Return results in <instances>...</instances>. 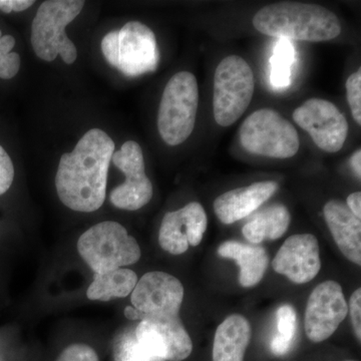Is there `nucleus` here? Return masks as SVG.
Masks as SVG:
<instances>
[{
	"label": "nucleus",
	"instance_id": "obj_23",
	"mask_svg": "<svg viewBox=\"0 0 361 361\" xmlns=\"http://www.w3.org/2000/svg\"><path fill=\"white\" fill-rule=\"evenodd\" d=\"M277 334L271 342L272 353L283 355L290 348L296 330V312L290 304H284L277 310Z\"/></svg>",
	"mask_w": 361,
	"mask_h": 361
},
{
	"label": "nucleus",
	"instance_id": "obj_21",
	"mask_svg": "<svg viewBox=\"0 0 361 361\" xmlns=\"http://www.w3.org/2000/svg\"><path fill=\"white\" fill-rule=\"evenodd\" d=\"M137 283V274L133 270L120 268L109 272L94 274V281L87 291L90 300L110 301L132 294Z\"/></svg>",
	"mask_w": 361,
	"mask_h": 361
},
{
	"label": "nucleus",
	"instance_id": "obj_14",
	"mask_svg": "<svg viewBox=\"0 0 361 361\" xmlns=\"http://www.w3.org/2000/svg\"><path fill=\"white\" fill-rule=\"evenodd\" d=\"M207 223L203 206L192 202L180 210L166 214L159 232V243L168 253L180 255L189 246L196 247L201 243Z\"/></svg>",
	"mask_w": 361,
	"mask_h": 361
},
{
	"label": "nucleus",
	"instance_id": "obj_12",
	"mask_svg": "<svg viewBox=\"0 0 361 361\" xmlns=\"http://www.w3.org/2000/svg\"><path fill=\"white\" fill-rule=\"evenodd\" d=\"M135 334L142 348L159 360H185L193 350L191 337L180 317L145 318L135 327Z\"/></svg>",
	"mask_w": 361,
	"mask_h": 361
},
{
	"label": "nucleus",
	"instance_id": "obj_34",
	"mask_svg": "<svg viewBox=\"0 0 361 361\" xmlns=\"http://www.w3.org/2000/svg\"><path fill=\"white\" fill-rule=\"evenodd\" d=\"M123 314H125L126 317H127L128 319L142 320L141 313H140L139 311L135 310V307H133V306H127V307L125 308V311H123Z\"/></svg>",
	"mask_w": 361,
	"mask_h": 361
},
{
	"label": "nucleus",
	"instance_id": "obj_3",
	"mask_svg": "<svg viewBox=\"0 0 361 361\" xmlns=\"http://www.w3.org/2000/svg\"><path fill=\"white\" fill-rule=\"evenodd\" d=\"M84 6L80 0H49L39 6L32 25V49L39 59L52 61L59 54L66 65L75 63L77 47L65 30Z\"/></svg>",
	"mask_w": 361,
	"mask_h": 361
},
{
	"label": "nucleus",
	"instance_id": "obj_1",
	"mask_svg": "<svg viewBox=\"0 0 361 361\" xmlns=\"http://www.w3.org/2000/svg\"><path fill=\"white\" fill-rule=\"evenodd\" d=\"M114 153L115 142L110 135L92 129L82 135L71 153L61 156L56 187L63 205L82 213L94 212L103 206Z\"/></svg>",
	"mask_w": 361,
	"mask_h": 361
},
{
	"label": "nucleus",
	"instance_id": "obj_28",
	"mask_svg": "<svg viewBox=\"0 0 361 361\" xmlns=\"http://www.w3.org/2000/svg\"><path fill=\"white\" fill-rule=\"evenodd\" d=\"M14 179V167L11 157L0 146V195L8 191Z\"/></svg>",
	"mask_w": 361,
	"mask_h": 361
},
{
	"label": "nucleus",
	"instance_id": "obj_26",
	"mask_svg": "<svg viewBox=\"0 0 361 361\" xmlns=\"http://www.w3.org/2000/svg\"><path fill=\"white\" fill-rule=\"evenodd\" d=\"M346 94L355 122L361 123V71L349 75L346 80Z\"/></svg>",
	"mask_w": 361,
	"mask_h": 361
},
{
	"label": "nucleus",
	"instance_id": "obj_17",
	"mask_svg": "<svg viewBox=\"0 0 361 361\" xmlns=\"http://www.w3.org/2000/svg\"><path fill=\"white\" fill-rule=\"evenodd\" d=\"M323 215L339 250L351 262L361 265V222L342 201L332 199Z\"/></svg>",
	"mask_w": 361,
	"mask_h": 361
},
{
	"label": "nucleus",
	"instance_id": "obj_13",
	"mask_svg": "<svg viewBox=\"0 0 361 361\" xmlns=\"http://www.w3.org/2000/svg\"><path fill=\"white\" fill-rule=\"evenodd\" d=\"M159 49L155 33L139 21H130L118 32V63L116 68L127 77H139L155 71Z\"/></svg>",
	"mask_w": 361,
	"mask_h": 361
},
{
	"label": "nucleus",
	"instance_id": "obj_16",
	"mask_svg": "<svg viewBox=\"0 0 361 361\" xmlns=\"http://www.w3.org/2000/svg\"><path fill=\"white\" fill-rule=\"evenodd\" d=\"M277 189V183L266 180L231 190L214 201V211L221 222L233 224L257 210L269 200Z\"/></svg>",
	"mask_w": 361,
	"mask_h": 361
},
{
	"label": "nucleus",
	"instance_id": "obj_27",
	"mask_svg": "<svg viewBox=\"0 0 361 361\" xmlns=\"http://www.w3.org/2000/svg\"><path fill=\"white\" fill-rule=\"evenodd\" d=\"M56 361H99L96 351L87 344H71Z\"/></svg>",
	"mask_w": 361,
	"mask_h": 361
},
{
	"label": "nucleus",
	"instance_id": "obj_2",
	"mask_svg": "<svg viewBox=\"0 0 361 361\" xmlns=\"http://www.w3.org/2000/svg\"><path fill=\"white\" fill-rule=\"evenodd\" d=\"M254 27L269 37L303 42H329L341 33L336 14L318 4L278 2L261 8L253 18Z\"/></svg>",
	"mask_w": 361,
	"mask_h": 361
},
{
	"label": "nucleus",
	"instance_id": "obj_10",
	"mask_svg": "<svg viewBox=\"0 0 361 361\" xmlns=\"http://www.w3.org/2000/svg\"><path fill=\"white\" fill-rule=\"evenodd\" d=\"M111 160L126 176L125 182L111 191V204L127 211L146 206L153 197V185L146 175L141 146L134 141L126 142L120 151L114 153Z\"/></svg>",
	"mask_w": 361,
	"mask_h": 361
},
{
	"label": "nucleus",
	"instance_id": "obj_7",
	"mask_svg": "<svg viewBox=\"0 0 361 361\" xmlns=\"http://www.w3.org/2000/svg\"><path fill=\"white\" fill-rule=\"evenodd\" d=\"M240 142L249 153L273 159L291 158L300 147L293 125L271 109L254 111L244 121Z\"/></svg>",
	"mask_w": 361,
	"mask_h": 361
},
{
	"label": "nucleus",
	"instance_id": "obj_20",
	"mask_svg": "<svg viewBox=\"0 0 361 361\" xmlns=\"http://www.w3.org/2000/svg\"><path fill=\"white\" fill-rule=\"evenodd\" d=\"M290 222L291 215L288 209L280 204H275L254 215L244 225L242 233L250 243L257 245L265 240L281 238Z\"/></svg>",
	"mask_w": 361,
	"mask_h": 361
},
{
	"label": "nucleus",
	"instance_id": "obj_11",
	"mask_svg": "<svg viewBox=\"0 0 361 361\" xmlns=\"http://www.w3.org/2000/svg\"><path fill=\"white\" fill-rule=\"evenodd\" d=\"M348 314L341 285L332 280L322 282L311 292L306 305V336L312 342L329 339Z\"/></svg>",
	"mask_w": 361,
	"mask_h": 361
},
{
	"label": "nucleus",
	"instance_id": "obj_15",
	"mask_svg": "<svg viewBox=\"0 0 361 361\" xmlns=\"http://www.w3.org/2000/svg\"><path fill=\"white\" fill-rule=\"evenodd\" d=\"M273 269L296 284L308 283L319 273V245L312 234L289 237L273 259Z\"/></svg>",
	"mask_w": 361,
	"mask_h": 361
},
{
	"label": "nucleus",
	"instance_id": "obj_25",
	"mask_svg": "<svg viewBox=\"0 0 361 361\" xmlns=\"http://www.w3.org/2000/svg\"><path fill=\"white\" fill-rule=\"evenodd\" d=\"M16 45V39L11 35L2 37L0 30V78L11 80L18 75L20 68V56L11 52Z\"/></svg>",
	"mask_w": 361,
	"mask_h": 361
},
{
	"label": "nucleus",
	"instance_id": "obj_8",
	"mask_svg": "<svg viewBox=\"0 0 361 361\" xmlns=\"http://www.w3.org/2000/svg\"><path fill=\"white\" fill-rule=\"evenodd\" d=\"M292 116L322 151L337 153L343 147L348 135V123L336 104L326 99H307Z\"/></svg>",
	"mask_w": 361,
	"mask_h": 361
},
{
	"label": "nucleus",
	"instance_id": "obj_32",
	"mask_svg": "<svg viewBox=\"0 0 361 361\" xmlns=\"http://www.w3.org/2000/svg\"><path fill=\"white\" fill-rule=\"evenodd\" d=\"M346 205H348L349 210L351 211L358 219L361 217V193L360 192H355L348 197L346 200Z\"/></svg>",
	"mask_w": 361,
	"mask_h": 361
},
{
	"label": "nucleus",
	"instance_id": "obj_19",
	"mask_svg": "<svg viewBox=\"0 0 361 361\" xmlns=\"http://www.w3.org/2000/svg\"><path fill=\"white\" fill-rule=\"evenodd\" d=\"M223 258L236 261L240 267L239 282L243 287L257 285L264 276L269 258L263 247L247 245L237 241H226L218 248Z\"/></svg>",
	"mask_w": 361,
	"mask_h": 361
},
{
	"label": "nucleus",
	"instance_id": "obj_9",
	"mask_svg": "<svg viewBox=\"0 0 361 361\" xmlns=\"http://www.w3.org/2000/svg\"><path fill=\"white\" fill-rule=\"evenodd\" d=\"M184 287L178 278L161 271L148 272L132 292L133 307L145 318L180 317Z\"/></svg>",
	"mask_w": 361,
	"mask_h": 361
},
{
	"label": "nucleus",
	"instance_id": "obj_4",
	"mask_svg": "<svg viewBox=\"0 0 361 361\" xmlns=\"http://www.w3.org/2000/svg\"><path fill=\"white\" fill-rule=\"evenodd\" d=\"M78 250L94 274L135 264L141 258L137 240L120 223L104 221L80 237Z\"/></svg>",
	"mask_w": 361,
	"mask_h": 361
},
{
	"label": "nucleus",
	"instance_id": "obj_29",
	"mask_svg": "<svg viewBox=\"0 0 361 361\" xmlns=\"http://www.w3.org/2000/svg\"><path fill=\"white\" fill-rule=\"evenodd\" d=\"M101 47L106 61L116 68L118 63V32H109L102 40Z\"/></svg>",
	"mask_w": 361,
	"mask_h": 361
},
{
	"label": "nucleus",
	"instance_id": "obj_33",
	"mask_svg": "<svg viewBox=\"0 0 361 361\" xmlns=\"http://www.w3.org/2000/svg\"><path fill=\"white\" fill-rule=\"evenodd\" d=\"M350 165L353 167V171H355V175L357 176L358 178L361 177V151L360 149H357V151L355 152L353 156L350 158Z\"/></svg>",
	"mask_w": 361,
	"mask_h": 361
},
{
	"label": "nucleus",
	"instance_id": "obj_5",
	"mask_svg": "<svg viewBox=\"0 0 361 361\" xmlns=\"http://www.w3.org/2000/svg\"><path fill=\"white\" fill-rule=\"evenodd\" d=\"M199 104L198 82L193 73L180 71L169 80L158 114V129L169 146L187 141L193 133Z\"/></svg>",
	"mask_w": 361,
	"mask_h": 361
},
{
	"label": "nucleus",
	"instance_id": "obj_30",
	"mask_svg": "<svg viewBox=\"0 0 361 361\" xmlns=\"http://www.w3.org/2000/svg\"><path fill=\"white\" fill-rule=\"evenodd\" d=\"M348 311H350L351 322L353 324L355 336L358 341L361 339V289L353 292L349 300Z\"/></svg>",
	"mask_w": 361,
	"mask_h": 361
},
{
	"label": "nucleus",
	"instance_id": "obj_31",
	"mask_svg": "<svg viewBox=\"0 0 361 361\" xmlns=\"http://www.w3.org/2000/svg\"><path fill=\"white\" fill-rule=\"evenodd\" d=\"M33 4L32 0H0V9L6 13L11 11L20 13L30 8Z\"/></svg>",
	"mask_w": 361,
	"mask_h": 361
},
{
	"label": "nucleus",
	"instance_id": "obj_22",
	"mask_svg": "<svg viewBox=\"0 0 361 361\" xmlns=\"http://www.w3.org/2000/svg\"><path fill=\"white\" fill-rule=\"evenodd\" d=\"M295 49L290 40L279 39L270 59V85L273 89L283 90L292 82V66L295 63Z\"/></svg>",
	"mask_w": 361,
	"mask_h": 361
},
{
	"label": "nucleus",
	"instance_id": "obj_6",
	"mask_svg": "<svg viewBox=\"0 0 361 361\" xmlns=\"http://www.w3.org/2000/svg\"><path fill=\"white\" fill-rule=\"evenodd\" d=\"M254 75L241 56L223 59L214 77L213 113L216 123L229 127L243 116L254 94Z\"/></svg>",
	"mask_w": 361,
	"mask_h": 361
},
{
	"label": "nucleus",
	"instance_id": "obj_18",
	"mask_svg": "<svg viewBox=\"0 0 361 361\" xmlns=\"http://www.w3.org/2000/svg\"><path fill=\"white\" fill-rule=\"evenodd\" d=\"M251 336L250 323L244 316H228L216 330L213 361H244Z\"/></svg>",
	"mask_w": 361,
	"mask_h": 361
},
{
	"label": "nucleus",
	"instance_id": "obj_24",
	"mask_svg": "<svg viewBox=\"0 0 361 361\" xmlns=\"http://www.w3.org/2000/svg\"><path fill=\"white\" fill-rule=\"evenodd\" d=\"M116 361H161L153 357L142 348L135 338V330H125L116 337L114 344Z\"/></svg>",
	"mask_w": 361,
	"mask_h": 361
}]
</instances>
